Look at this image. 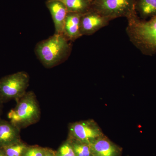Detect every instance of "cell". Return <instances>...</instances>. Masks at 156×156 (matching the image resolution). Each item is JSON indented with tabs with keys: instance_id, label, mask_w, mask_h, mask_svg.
Instances as JSON below:
<instances>
[{
	"instance_id": "1",
	"label": "cell",
	"mask_w": 156,
	"mask_h": 156,
	"mask_svg": "<svg viewBox=\"0 0 156 156\" xmlns=\"http://www.w3.org/2000/svg\"><path fill=\"white\" fill-rule=\"evenodd\" d=\"M126 32L131 41L144 55L156 53V17L149 20L140 19L137 16L128 19Z\"/></svg>"
},
{
	"instance_id": "2",
	"label": "cell",
	"mask_w": 156,
	"mask_h": 156,
	"mask_svg": "<svg viewBox=\"0 0 156 156\" xmlns=\"http://www.w3.org/2000/svg\"><path fill=\"white\" fill-rule=\"evenodd\" d=\"M16 101V106L8 114V119L11 123L20 130L38 122L41 109L33 92H27Z\"/></svg>"
},
{
	"instance_id": "3",
	"label": "cell",
	"mask_w": 156,
	"mask_h": 156,
	"mask_svg": "<svg viewBox=\"0 0 156 156\" xmlns=\"http://www.w3.org/2000/svg\"><path fill=\"white\" fill-rule=\"evenodd\" d=\"M69 41L63 34H55L37 45L36 53L45 67H53L69 54L71 48Z\"/></svg>"
},
{
	"instance_id": "4",
	"label": "cell",
	"mask_w": 156,
	"mask_h": 156,
	"mask_svg": "<svg viewBox=\"0 0 156 156\" xmlns=\"http://www.w3.org/2000/svg\"><path fill=\"white\" fill-rule=\"evenodd\" d=\"M136 0H93L91 10L109 20L136 16Z\"/></svg>"
},
{
	"instance_id": "5",
	"label": "cell",
	"mask_w": 156,
	"mask_h": 156,
	"mask_svg": "<svg viewBox=\"0 0 156 156\" xmlns=\"http://www.w3.org/2000/svg\"><path fill=\"white\" fill-rule=\"evenodd\" d=\"M28 73L18 72L0 79V99L3 103L17 101L27 92L29 84Z\"/></svg>"
},
{
	"instance_id": "6",
	"label": "cell",
	"mask_w": 156,
	"mask_h": 156,
	"mask_svg": "<svg viewBox=\"0 0 156 156\" xmlns=\"http://www.w3.org/2000/svg\"><path fill=\"white\" fill-rule=\"evenodd\" d=\"M69 138L77 140L90 144L94 140L104 136L97 123L92 119L79 121L70 124Z\"/></svg>"
},
{
	"instance_id": "7",
	"label": "cell",
	"mask_w": 156,
	"mask_h": 156,
	"mask_svg": "<svg viewBox=\"0 0 156 156\" xmlns=\"http://www.w3.org/2000/svg\"><path fill=\"white\" fill-rule=\"evenodd\" d=\"M110 20L98 14L90 11L83 14L81 18L80 31L82 35H91L106 26Z\"/></svg>"
},
{
	"instance_id": "8",
	"label": "cell",
	"mask_w": 156,
	"mask_h": 156,
	"mask_svg": "<svg viewBox=\"0 0 156 156\" xmlns=\"http://www.w3.org/2000/svg\"><path fill=\"white\" fill-rule=\"evenodd\" d=\"M46 5L53 18L55 34H63L65 21L68 13L66 7L58 0H48Z\"/></svg>"
},
{
	"instance_id": "9",
	"label": "cell",
	"mask_w": 156,
	"mask_h": 156,
	"mask_svg": "<svg viewBox=\"0 0 156 156\" xmlns=\"http://www.w3.org/2000/svg\"><path fill=\"white\" fill-rule=\"evenodd\" d=\"M20 129L10 121L0 119V149L20 140Z\"/></svg>"
},
{
	"instance_id": "10",
	"label": "cell",
	"mask_w": 156,
	"mask_h": 156,
	"mask_svg": "<svg viewBox=\"0 0 156 156\" xmlns=\"http://www.w3.org/2000/svg\"><path fill=\"white\" fill-rule=\"evenodd\" d=\"M92 156H119L120 149L103 136L89 144Z\"/></svg>"
},
{
	"instance_id": "11",
	"label": "cell",
	"mask_w": 156,
	"mask_h": 156,
	"mask_svg": "<svg viewBox=\"0 0 156 156\" xmlns=\"http://www.w3.org/2000/svg\"><path fill=\"white\" fill-rule=\"evenodd\" d=\"M83 14L68 13L65 21L63 34L69 41H74L82 36L80 22Z\"/></svg>"
},
{
	"instance_id": "12",
	"label": "cell",
	"mask_w": 156,
	"mask_h": 156,
	"mask_svg": "<svg viewBox=\"0 0 156 156\" xmlns=\"http://www.w3.org/2000/svg\"><path fill=\"white\" fill-rule=\"evenodd\" d=\"M136 11L142 20L156 17V0H136Z\"/></svg>"
},
{
	"instance_id": "13",
	"label": "cell",
	"mask_w": 156,
	"mask_h": 156,
	"mask_svg": "<svg viewBox=\"0 0 156 156\" xmlns=\"http://www.w3.org/2000/svg\"><path fill=\"white\" fill-rule=\"evenodd\" d=\"M64 4L68 13L84 14L91 10V3L88 0H58Z\"/></svg>"
},
{
	"instance_id": "14",
	"label": "cell",
	"mask_w": 156,
	"mask_h": 156,
	"mask_svg": "<svg viewBox=\"0 0 156 156\" xmlns=\"http://www.w3.org/2000/svg\"><path fill=\"white\" fill-rule=\"evenodd\" d=\"M76 156H92L89 144L77 140L69 138Z\"/></svg>"
},
{
	"instance_id": "15",
	"label": "cell",
	"mask_w": 156,
	"mask_h": 156,
	"mask_svg": "<svg viewBox=\"0 0 156 156\" xmlns=\"http://www.w3.org/2000/svg\"><path fill=\"white\" fill-rule=\"evenodd\" d=\"M27 147L20 140L3 149L6 156H22Z\"/></svg>"
},
{
	"instance_id": "16",
	"label": "cell",
	"mask_w": 156,
	"mask_h": 156,
	"mask_svg": "<svg viewBox=\"0 0 156 156\" xmlns=\"http://www.w3.org/2000/svg\"><path fill=\"white\" fill-rule=\"evenodd\" d=\"M56 154V156H76L69 139L59 147Z\"/></svg>"
},
{
	"instance_id": "17",
	"label": "cell",
	"mask_w": 156,
	"mask_h": 156,
	"mask_svg": "<svg viewBox=\"0 0 156 156\" xmlns=\"http://www.w3.org/2000/svg\"><path fill=\"white\" fill-rule=\"evenodd\" d=\"M45 152L46 149L43 148L38 147H28L22 156H44Z\"/></svg>"
},
{
	"instance_id": "18",
	"label": "cell",
	"mask_w": 156,
	"mask_h": 156,
	"mask_svg": "<svg viewBox=\"0 0 156 156\" xmlns=\"http://www.w3.org/2000/svg\"><path fill=\"white\" fill-rule=\"evenodd\" d=\"M44 156H56V154L53 152L52 151L46 149V152Z\"/></svg>"
},
{
	"instance_id": "19",
	"label": "cell",
	"mask_w": 156,
	"mask_h": 156,
	"mask_svg": "<svg viewBox=\"0 0 156 156\" xmlns=\"http://www.w3.org/2000/svg\"><path fill=\"white\" fill-rule=\"evenodd\" d=\"M0 156H6L3 149H0Z\"/></svg>"
},
{
	"instance_id": "20",
	"label": "cell",
	"mask_w": 156,
	"mask_h": 156,
	"mask_svg": "<svg viewBox=\"0 0 156 156\" xmlns=\"http://www.w3.org/2000/svg\"><path fill=\"white\" fill-rule=\"evenodd\" d=\"M3 104L4 103H3L1 99H0V119H1V113H2V109Z\"/></svg>"
},
{
	"instance_id": "21",
	"label": "cell",
	"mask_w": 156,
	"mask_h": 156,
	"mask_svg": "<svg viewBox=\"0 0 156 156\" xmlns=\"http://www.w3.org/2000/svg\"><path fill=\"white\" fill-rule=\"evenodd\" d=\"M88 1H89V2H91L92 3V2L93 0H88Z\"/></svg>"
}]
</instances>
